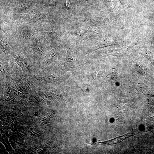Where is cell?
Returning a JSON list of instances; mask_svg holds the SVG:
<instances>
[{
	"label": "cell",
	"instance_id": "obj_3",
	"mask_svg": "<svg viewBox=\"0 0 154 154\" xmlns=\"http://www.w3.org/2000/svg\"><path fill=\"white\" fill-rule=\"evenodd\" d=\"M14 56L18 63L22 68H26L28 66V63L22 54H17L15 55Z\"/></svg>",
	"mask_w": 154,
	"mask_h": 154
},
{
	"label": "cell",
	"instance_id": "obj_6",
	"mask_svg": "<svg viewBox=\"0 0 154 154\" xmlns=\"http://www.w3.org/2000/svg\"><path fill=\"white\" fill-rule=\"evenodd\" d=\"M35 47L37 51L40 52H42L43 50V48L41 43L38 42H35L34 44Z\"/></svg>",
	"mask_w": 154,
	"mask_h": 154
},
{
	"label": "cell",
	"instance_id": "obj_2",
	"mask_svg": "<svg viewBox=\"0 0 154 154\" xmlns=\"http://www.w3.org/2000/svg\"><path fill=\"white\" fill-rule=\"evenodd\" d=\"M75 68L73 59L69 55H67L65 61L64 68L65 70L71 71Z\"/></svg>",
	"mask_w": 154,
	"mask_h": 154
},
{
	"label": "cell",
	"instance_id": "obj_7",
	"mask_svg": "<svg viewBox=\"0 0 154 154\" xmlns=\"http://www.w3.org/2000/svg\"><path fill=\"white\" fill-rule=\"evenodd\" d=\"M111 78H110L112 80V81H114L116 80V79L117 75H116V74L114 73H111Z\"/></svg>",
	"mask_w": 154,
	"mask_h": 154
},
{
	"label": "cell",
	"instance_id": "obj_4",
	"mask_svg": "<svg viewBox=\"0 0 154 154\" xmlns=\"http://www.w3.org/2000/svg\"><path fill=\"white\" fill-rule=\"evenodd\" d=\"M135 68L137 71L141 75H145L146 73L147 70L145 67L140 63L136 64Z\"/></svg>",
	"mask_w": 154,
	"mask_h": 154
},
{
	"label": "cell",
	"instance_id": "obj_1",
	"mask_svg": "<svg viewBox=\"0 0 154 154\" xmlns=\"http://www.w3.org/2000/svg\"><path fill=\"white\" fill-rule=\"evenodd\" d=\"M133 134H132L129 133L126 134V135L121 136V137L116 138V139L111 140L105 141V142H100L99 143L102 144L108 145L116 144V143L121 142V141L127 139V138L129 137H131V136L133 135Z\"/></svg>",
	"mask_w": 154,
	"mask_h": 154
},
{
	"label": "cell",
	"instance_id": "obj_5",
	"mask_svg": "<svg viewBox=\"0 0 154 154\" xmlns=\"http://www.w3.org/2000/svg\"><path fill=\"white\" fill-rule=\"evenodd\" d=\"M0 47L1 50L6 54H8L9 52V46L7 42L2 41H1Z\"/></svg>",
	"mask_w": 154,
	"mask_h": 154
}]
</instances>
